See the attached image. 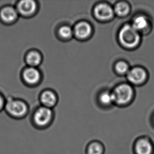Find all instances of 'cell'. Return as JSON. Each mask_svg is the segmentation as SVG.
Masks as SVG:
<instances>
[{"label":"cell","instance_id":"1","mask_svg":"<svg viewBox=\"0 0 154 154\" xmlns=\"http://www.w3.org/2000/svg\"><path fill=\"white\" fill-rule=\"evenodd\" d=\"M53 119V113L51 108L41 106L34 112L32 123L36 129L43 130L48 128L51 125Z\"/></svg>","mask_w":154,"mask_h":154},{"label":"cell","instance_id":"2","mask_svg":"<svg viewBox=\"0 0 154 154\" xmlns=\"http://www.w3.org/2000/svg\"><path fill=\"white\" fill-rule=\"evenodd\" d=\"M119 38L123 45L132 48L137 45L140 42V37L137 31L133 26L126 25L121 29Z\"/></svg>","mask_w":154,"mask_h":154},{"label":"cell","instance_id":"3","mask_svg":"<svg viewBox=\"0 0 154 154\" xmlns=\"http://www.w3.org/2000/svg\"><path fill=\"white\" fill-rule=\"evenodd\" d=\"M5 108L8 114L15 119H23L27 115L28 111L27 105L20 100H9Z\"/></svg>","mask_w":154,"mask_h":154},{"label":"cell","instance_id":"4","mask_svg":"<svg viewBox=\"0 0 154 154\" xmlns=\"http://www.w3.org/2000/svg\"><path fill=\"white\" fill-rule=\"evenodd\" d=\"M133 94V90L128 85L123 84L117 87L113 93L114 101L120 105H125L130 100Z\"/></svg>","mask_w":154,"mask_h":154},{"label":"cell","instance_id":"5","mask_svg":"<svg viewBox=\"0 0 154 154\" xmlns=\"http://www.w3.org/2000/svg\"><path fill=\"white\" fill-rule=\"evenodd\" d=\"M133 149L135 154H152L154 148L152 142L149 138L141 137L136 140Z\"/></svg>","mask_w":154,"mask_h":154},{"label":"cell","instance_id":"6","mask_svg":"<svg viewBox=\"0 0 154 154\" xmlns=\"http://www.w3.org/2000/svg\"><path fill=\"white\" fill-rule=\"evenodd\" d=\"M37 5L34 1L23 0L18 4V10L19 13L24 16H29L36 12Z\"/></svg>","mask_w":154,"mask_h":154},{"label":"cell","instance_id":"7","mask_svg":"<svg viewBox=\"0 0 154 154\" xmlns=\"http://www.w3.org/2000/svg\"><path fill=\"white\" fill-rule=\"evenodd\" d=\"M94 12L96 17L103 21L111 19L114 13L112 8L106 4H100L97 5Z\"/></svg>","mask_w":154,"mask_h":154},{"label":"cell","instance_id":"8","mask_svg":"<svg viewBox=\"0 0 154 154\" xmlns=\"http://www.w3.org/2000/svg\"><path fill=\"white\" fill-rule=\"evenodd\" d=\"M146 72L143 69L136 67L129 71L127 74V78L132 83L140 84L143 82L146 78Z\"/></svg>","mask_w":154,"mask_h":154},{"label":"cell","instance_id":"9","mask_svg":"<svg viewBox=\"0 0 154 154\" xmlns=\"http://www.w3.org/2000/svg\"><path fill=\"white\" fill-rule=\"evenodd\" d=\"M23 76L25 82L31 85L38 83L41 78V75L39 70L36 67H32L25 69L23 72Z\"/></svg>","mask_w":154,"mask_h":154},{"label":"cell","instance_id":"10","mask_svg":"<svg viewBox=\"0 0 154 154\" xmlns=\"http://www.w3.org/2000/svg\"><path fill=\"white\" fill-rule=\"evenodd\" d=\"M74 32L77 38L83 39L88 38L91 33V27L89 24L81 22L76 25Z\"/></svg>","mask_w":154,"mask_h":154},{"label":"cell","instance_id":"11","mask_svg":"<svg viewBox=\"0 0 154 154\" xmlns=\"http://www.w3.org/2000/svg\"><path fill=\"white\" fill-rule=\"evenodd\" d=\"M0 16L4 22L11 23L17 20L18 17V12L14 8L8 6L2 9L0 13Z\"/></svg>","mask_w":154,"mask_h":154},{"label":"cell","instance_id":"12","mask_svg":"<svg viewBox=\"0 0 154 154\" xmlns=\"http://www.w3.org/2000/svg\"><path fill=\"white\" fill-rule=\"evenodd\" d=\"M56 95L51 91H45L41 94V101L43 106L51 108L56 105Z\"/></svg>","mask_w":154,"mask_h":154},{"label":"cell","instance_id":"13","mask_svg":"<svg viewBox=\"0 0 154 154\" xmlns=\"http://www.w3.org/2000/svg\"><path fill=\"white\" fill-rule=\"evenodd\" d=\"M104 147L102 143L98 141H92L88 144L86 148L87 154H104Z\"/></svg>","mask_w":154,"mask_h":154},{"label":"cell","instance_id":"14","mask_svg":"<svg viewBox=\"0 0 154 154\" xmlns=\"http://www.w3.org/2000/svg\"><path fill=\"white\" fill-rule=\"evenodd\" d=\"M26 60L30 67H36L41 63V55L38 52L32 51L27 54Z\"/></svg>","mask_w":154,"mask_h":154},{"label":"cell","instance_id":"15","mask_svg":"<svg viewBox=\"0 0 154 154\" xmlns=\"http://www.w3.org/2000/svg\"><path fill=\"white\" fill-rule=\"evenodd\" d=\"M148 25V21L146 17L143 16L136 17L133 22V27L136 31H142L145 29Z\"/></svg>","mask_w":154,"mask_h":154},{"label":"cell","instance_id":"16","mask_svg":"<svg viewBox=\"0 0 154 154\" xmlns=\"http://www.w3.org/2000/svg\"><path fill=\"white\" fill-rule=\"evenodd\" d=\"M129 11V6L125 3L120 2L116 5L115 7V11L117 14L119 16L124 17L128 13Z\"/></svg>","mask_w":154,"mask_h":154},{"label":"cell","instance_id":"17","mask_svg":"<svg viewBox=\"0 0 154 154\" xmlns=\"http://www.w3.org/2000/svg\"><path fill=\"white\" fill-rule=\"evenodd\" d=\"M59 34L61 38L67 39L71 38L73 34V31L69 26L65 25L60 28L59 30Z\"/></svg>","mask_w":154,"mask_h":154},{"label":"cell","instance_id":"18","mask_svg":"<svg viewBox=\"0 0 154 154\" xmlns=\"http://www.w3.org/2000/svg\"><path fill=\"white\" fill-rule=\"evenodd\" d=\"M100 100L101 102L105 105L111 104L114 101L113 94H109L108 93H102L100 96Z\"/></svg>","mask_w":154,"mask_h":154},{"label":"cell","instance_id":"19","mask_svg":"<svg viewBox=\"0 0 154 154\" xmlns=\"http://www.w3.org/2000/svg\"><path fill=\"white\" fill-rule=\"evenodd\" d=\"M116 69L119 73L124 74L128 72L129 67L126 63L120 62L118 63L116 65Z\"/></svg>","mask_w":154,"mask_h":154},{"label":"cell","instance_id":"20","mask_svg":"<svg viewBox=\"0 0 154 154\" xmlns=\"http://www.w3.org/2000/svg\"><path fill=\"white\" fill-rule=\"evenodd\" d=\"M4 105V101L2 96L0 95V110L2 109Z\"/></svg>","mask_w":154,"mask_h":154}]
</instances>
